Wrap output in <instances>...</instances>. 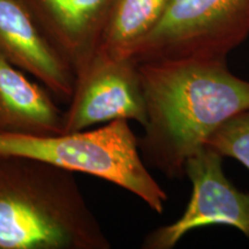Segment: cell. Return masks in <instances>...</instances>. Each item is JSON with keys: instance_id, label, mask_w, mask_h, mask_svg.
Here are the masks:
<instances>
[{"instance_id": "obj_1", "label": "cell", "mask_w": 249, "mask_h": 249, "mask_svg": "<svg viewBox=\"0 0 249 249\" xmlns=\"http://www.w3.org/2000/svg\"><path fill=\"white\" fill-rule=\"evenodd\" d=\"M147 120L138 138L143 160L170 179L185 177L188 158L227 119L249 110V81L224 60L138 62Z\"/></svg>"}, {"instance_id": "obj_2", "label": "cell", "mask_w": 249, "mask_h": 249, "mask_svg": "<svg viewBox=\"0 0 249 249\" xmlns=\"http://www.w3.org/2000/svg\"><path fill=\"white\" fill-rule=\"evenodd\" d=\"M70 171L0 152V249H110Z\"/></svg>"}, {"instance_id": "obj_3", "label": "cell", "mask_w": 249, "mask_h": 249, "mask_svg": "<svg viewBox=\"0 0 249 249\" xmlns=\"http://www.w3.org/2000/svg\"><path fill=\"white\" fill-rule=\"evenodd\" d=\"M0 152L27 156L70 172L97 177L138 196L155 213L165 209L167 194L148 171L128 120L54 135L0 134Z\"/></svg>"}, {"instance_id": "obj_4", "label": "cell", "mask_w": 249, "mask_h": 249, "mask_svg": "<svg viewBox=\"0 0 249 249\" xmlns=\"http://www.w3.org/2000/svg\"><path fill=\"white\" fill-rule=\"evenodd\" d=\"M248 36L249 0H170L132 59L226 61Z\"/></svg>"}, {"instance_id": "obj_5", "label": "cell", "mask_w": 249, "mask_h": 249, "mask_svg": "<svg viewBox=\"0 0 249 249\" xmlns=\"http://www.w3.org/2000/svg\"><path fill=\"white\" fill-rule=\"evenodd\" d=\"M223 156L203 147L188 158L185 176L192 183L186 210L176 222L152 230L144 249H172L187 233L207 226H229L249 239V193L238 189L223 170Z\"/></svg>"}, {"instance_id": "obj_6", "label": "cell", "mask_w": 249, "mask_h": 249, "mask_svg": "<svg viewBox=\"0 0 249 249\" xmlns=\"http://www.w3.org/2000/svg\"><path fill=\"white\" fill-rule=\"evenodd\" d=\"M114 120H147L139 65L132 58L96 52L76 73L70 107L64 112L62 133L77 132Z\"/></svg>"}, {"instance_id": "obj_7", "label": "cell", "mask_w": 249, "mask_h": 249, "mask_svg": "<svg viewBox=\"0 0 249 249\" xmlns=\"http://www.w3.org/2000/svg\"><path fill=\"white\" fill-rule=\"evenodd\" d=\"M0 54L58 98L71 101L75 73L20 0H0Z\"/></svg>"}, {"instance_id": "obj_8", "label": "cell", "mask_w": 249, "mask_h": 249, "mask_svg": "<svg viewBox=\"0 0 249 249\" xmlns=\"http://www.w3.org/2000/svg\"><path fill=\"white\" fill-rule=\"evenodd\" d=\"M20 2L76 75L96 53L113 0H20Z\"/></svg>"}, {"instance_id": "obj_9", "label": "cell", "mask_w": 249, "mask_h": 249, "mask_svg": "<svg viewBox=\"0 0 249 249\" xmlns=\"http://www.w3.org/2000/svg\"><path fill=\"white\" fill-rule=\"evenodd\" d=\"M0 54V134L44 136L64 130V112L50 91Z\"/></svg>"}, {"instance_id": "obj_10", "label": "cell", "mask_w": 249, "mask_h": 249, "mask_svg": "<svg viewBox=\"0 0 249 249\" xmlns=\"http://www.w3.org/2000/svg\"><path fill=\"white\" fill-rule=\"evenodd\" d=\"M170 0H113L96 52L132 58L160 21Z\"/></svg>"}, {"instance_id": "obj_11", "label": "cell", "mask_w": 249, "mask_h": 249, "mask_svg": "<svg viewBox=\"0 0 249 249\" xmlns=\"http://www.w3.org/2000/svg\"><path fill=\"white\" fill-rule=\"evenodd\" d=\"M205 147L223 157L236 160L249 170V110L242 111L220 124Z\"/></svg>"}]
</instances>
